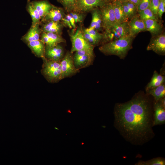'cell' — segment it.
I'll return each mask as SVG.
<instances>
[{"label":"cell","mask_w":165,"mask_h":165,"mask_svg":"<svg viewBox=\"0 0 165 165\" xmlns=\"http://www.w3.org/2000/svg\"><path fill=\"white\" fill-rule=\"evenodd\" d=\"M114 113L115 127L132 144L142 145L154 137L153 114L147 97L138 95L127 102L117 103Z\"/></svg>","instance_id":"cell-1"},{"label":"cell","mask_w":165,"mask_h":165,"mask_svg":"<svg viewBox=\"0 0 165 165\" xmlns=\"http://www.w3.org/2000/svg\"><path fill=\"white\" fill-rule=\"evenodd\" d=\"M134 38L128 36L104 43L99 48L106 55H114L124 59L132 48Z\"/></svg>","instance_id":"cell-2"},{"label":"cell","mask_w":165,"mask_h":165,"mask_svg":"<svg viewBox=\"0 0 165 165\" xmlns=\"http://www.w3.org/2000/svg\"><path fill=\"white\" fill-rule=\"evenodd\" d=\"M43 61L41 72L49 82H57L62 79L60 61L56 62L42 58Z\"/></svg>","instance_id":"cell-3"},{"label":"cell","mask_w":165,"mask_h":165,"mask_svg":"<svg viewBox=\"0 0 165 165\" xmlns=\"http://www.w3.org/2000/svg\"><path fill=\"white\" fill-rule=\"evenodd\" d=\"M104 34L105 42L129 36L128 21L116 23Z\"/></svg>","instance_id":"cell-4"},{"label":"cell","mask_w":165,"mask_h":165,"mask_svg":"<svg viewBox=\"0 0 165 165\" xmlns=\"http://www.w3.org/2000/svg\"><path fill=\"white\" fill-rule=\"evenodd\" d=\"M82 29L81 28H79L74 33L71 35L72 46L70 52L72 53L81 50H86L94 52V47L89 43L85 39Z\"/></svg>","instance_id":"cell-5"},{"label":"cell","mask_w":165,"mask_h":165,"mask_svg":"<svg viewBox=\"0 0 165 165\" xmlns=\"http://www.w3.org/2000/svg\"><path fill=\"white\" fill-rule=\"evenodd\" d=\"M100 9L103 28L106 31L117 23L111 0Z\"/></svg>","instance_id":"cell-6"},{"label":"cell","mask_w":165,"mask_h":165,"mask_svg":"<svg viewBox=\"0 0 165 165\" xmlns=\"http://www.w3.org/2000/svg\"><path fill=\"white\" fill-rule=\"evenodd\" d=\"M73 56L76 68L79 70L87 67L93 63L94 57V52L86 50L76 51Z\"/></svg>","instance_id":"cell-7"},{"label":"cell","mask_w":165,"mask_h":165,"mask_svg":"<svg viewBox=\"0 0 165 165\" xmlns=\"http://www.w3.org/2000/svg\"><path fill=\"white\" fill-rule=\"evenodd\" d=\"M72 54L68 51L60 61L62 79L75 74L79 70L75 65Z\"/></svg>","instance_id":"cell-8"},{"label":"cell","mask_w":165,"mask_h":165,"mask_svg":"<svg viewBox=\"0 0 165 165\" xmlns=\"http://www.w3.org/2000/svg\"><path fill=\"white\" fill-rule=\"evenodd\" d=\"M110 0H76L75 11L84 13L103 6Z\"/></svg>","instance_id":"cell-9"},{"label":"cell","mask_w":165,"mask_h":165,"mask_svg":"<svg viewBox=\"0 0 165 165\" xmlns=\"http://www.w3.org/2000/svg\"><path fill=\"white\" fill-rule=\"evenodd\" d=\"M147 50H152L161 55L165 54V35L164 33L152 37L147 47Z\"/></svg>","instance_id":"cell-10"},{"label":"cell","mask_w":165,"mask_h":165,"mask_svg":"<svg viewBox=\"0 0 165 165\" xmlns=\"http://www.w3.org/2000/svg\"><path fill=\"white\" fill-rule=\"evenodd\" d=\"M63 47L59 44L52 47L45 46V57L47 59L54 61H60L64 57Z\"/></svg>","instance_id":"cell-11"},{"label":"cell","mask_w":165,"mask_h":165,"mask_svg":"<svg viewBox=\"0 0 165 165\" xmlns=\"http://www.w3.org/2000/svg\"><path fill=\"white\" fill-rule=\"evenodd\" d=\"M130 36L134 38L139 33L146 31L143 21L141 20L137 14L128 21Z\"/></svg>","instance_id":"cell-12"},{"label":"cell","mask_w":165,"mask_h":165,"mask_svg":"<svg viewBox=\"0 0 165 165\" xmlns=\"http://www.w3.org/2000/svg\"><path fill=\"white\" fill-rule=\"evenodd\" d=\"M40 40L46 46L49 47L55 46L61 42H65V40L61 35L53 32H42Z\"/></svg>","instance_id":"cell-13"},{"label":"cell","mask_w":165,"mask_h":165,"mask_svg":"<svg viewBox=\"0 0 165 165\" xmlns=\"http://www.w3.org/2000/svg\"><path fill=\"white\" fill-rule=\"evenodd\" d=\"M154 113L153 126L164 124L165 123V107L159 101L155 102L154 105Z\"/></svg>","instance_id":"cell-14"},{"label":"cell","mask_w":165,"mask_h":165,"mask_svg":"<svg viewBox=\"0 0 165 165\" xmlns=\"http://www.w3.org/2000/svg\"><path fill=\"white\" fill-rule=\"evenodd\" d=\"M41 24L42 32H53L60 35L64 26L61 21H49Z\"/></svg>","instance_id":"cell-15"},{"label":"cell","mask_w":165,"mask_h":165,"mask_svg":"<svg viewBox=\"0 0 165 165\" xmlns=\"http://www.w3.org/2000/svg\"><path fill=\"white\" fill-rule=\"evenodd\" d=\"M31 3L38 12L41 18V22L54 6L47 0L34 1Z\"/></svg>","instance_id":"cell-16"},{"label":"cell","mask_w":165,"mask_h":165,"mask_svg":"<svg viewBox=\"0 0 165 165\" xmlns=\"http://www.w3.org/2000/svg\"><path fill=\"white\" fill-rule=\"evenodd\" d=\"M64 11V9L54 6L41 21V22L49 21H61L66 15Z\"/></svg>","instance_id":"cell-17"},{"label":"cell","mask_w":165,"mask_h":165,"mask_svg":"<svg viewBox=\"0 0 165 165\" xmlns=\"http://www.w3.org/2000/svg\"><path fill=\"white\" fill-rule=\"evenodd\" d=\"M40 23L32 25L27 33L22 37V39L26 43L39 40L40 34L42 33L41 28L40 27Z\"/></svg>","instance_id":"cell-18"},{"label":"cell","mask_w":165,"mask_h":165,"mask_svg":"<svg viewBox=\"0 0 165 165\" xmlns=\"http://www.w3.org/2000/svg\"><path fill=\"white\" fill-rule=\"evenodd\" d=\"M146 31H149L152 37H154L162 33L163 27L157 20L149 19L143 21Z\"/></svg>","instance_id":"cell-19"},{"label":"cell","mask_w":165,"mask_h":165,"mask_svg":"<svg viewBox=\"0 0 165 165\" xmlns=\"http://www.w3.org/2000/svg\"><path fill=\"white\" fill-rule=\"evenodd\" d=\"M113 6L116 22L121 23L128 21L123 8L122 2L117 0H111Z\"/></svg>","instance_id":"cell-20"},{"label":"cell","mask_w":165,"mask_h":165,"mask_svg":"<svg viewBox=\"0 0 165 165\" xmlns=\"http://www.w3.org/2000/svg\"><path fill=\"white\" fill-rule=\"evenodd\" d=\"M92 15V20L89 28L95 29L98 31L103 30L101 11L100 8H95L90 11Z\"/></svg>","instance_id":"cell-21"},{"label":"cell","mask_w":165,"mask_h":165,"mask_svg":"<svg viewBox=\"0 0 165 165\" xmlns=\"http://www.w3.org/2000/svg\"><path fill=\"white\" fill-rule=\"evenodd\" d=\"M27 43L35 56L42 58L45 57V44L40 39L30 42Z\"/></svg>","instance_id":"cell-22"},{"label":"cell","mask_w":165,"mask_h":165,"mask_svg":"<svg viewBox=\"0 0 165 165\" xmlns=\"http://www.w3.org/2000/svg\"><path fill=\"white\" fill-rule=\"evenodd\" d=\"M164 76L159 74L155 71L150 82L147 84L146 88V91L158 86L164 83Z\"/></svg>","instance_id":"cell-23"},{"label":"cell","mask_w":165,"mask_h":165,"mask_svg":"<svg viewBox=\"0 0 165 165\" xmlns=\"http://www.w3.org/2000/svg\"><path fill=\"white\" fill-rule=\"evenodd\" d=\"M148 94L152 95L154 97L155 102L159 101L165 96V85L164 83L149 89L146 91Z\"/></svg>","instance_id":"cell-24"},{"label":"cell","mask_w":165,"mask_h":165,"mask_svg":"<svg viewBox=\"0 0 165 165\" xmlns=\"http://www.w3.org/2000/svg\"><path fill=\"white\" fill-rule=\"evenodd\" d=\"M27 11L30 14L32 20V25L41 23V18L36 9L33 6L30 1H28L26 6Z\"/></svg>","instance_id":"cell-25"},{"label":"cell","mask_w":165,"mask_h":165,"mask_svg":"<svg viewBox=\"0 0 165 165\" xmlns=\"http://www.w3.org/2000/svg\"><path fill=\"white\" fill-rule=\"evenodd\" d=\"M63 6L64 10L69 13L75 11L76 0H57Z\"/></svg>","instance_id":"cell-26"},{"label":"cell","mask_w":165,"mask_h":165,"mask_svg":"<svg viewBox=\"0 0 165 165\" xmlns=\"http://www.w3.org/2000/svg\"><path fill=\"white\" fill-rule=\"evenodd\" d=\"M137 165H164L165 160L164 158L158 157L146 161L140 160L136 163Z\"/></svg>","instance_id":"cell-27"},{"label":"cell","mask_w":165,"mask_h":165,"mask_svg":"<svg viewBox=\"0 0 165 165\" xmlns=\"http://www.w3.org/2000/svg\"><path fill=\"white\" fill-rule=\"evenodd\" d=\"M140 19L144 21L147 20H157V16L152 13L149 8L138 12Z\"/></svg>","instance_id":"cell-28"},{"label":"cell","mask_w":165,"mask_h":165,"mask_svg":"<svg viewBox=\"0 0 165 165\" xmlns=\"http://www.w3.org/2000/svg\"><path fill=\"white\" fill-rule=\"evenodd\" d=\"M82 31L85 39L89 43L94 46L97 45L101 41L100 39L89 34L84 29H82Z\"/></svg>","instance_id":"cell-29"},{"label":"cell","mask_w":165,"mask_h":165,"mask_svg":"<svg viewBox=\"0 0 165 165\" xmlns=\"http://www.w3.org/2000/svg\"><path fill=\"white\" fill-rule=\"evenodd\" d=\"M84 29L89 34L98 38L101 41L105 40V35L104 33H100L99 31L93 28H89Z\"/></svg>","instance_id":"cell-30"},{"label":"cell","mask_w":165,"mask_h":165,"mask_svg":"<svg viewBox=\"0 0 165 165\" xmlns=\"http://www.w3.org/2000/svg\"><path fill=\"white\" fill-rule=\"evenodd\" d=\"M83 13L77 11H73L68 13L74 19L75 23H81L82 22L85 16V15Z\"/></svg>","instance_id":"cell-31"},{"label":"cell","mask_w":165,"mask_h":165,"mask_svg":"<svg viewBox=\"0 0 165 165\" xmlns=\"http://www.w3.org/2000/svg\"><path fill=\"white\" fill-rule=\"evenodd\" d=\"M160 1V0H151L149 7L154 14L157 17Z\"/></svg>","instance_id":"cell-32"},{"label":"cell","mask_w":165,"mask_h":165,"mask_svg":"<svg viewBox=\"0 0 165 165\" xmlns=\"http://www.w3.org/2000/svg\"><path fill=\"white\" fill-rule=\"evenodd\" d=\"M151 0H141L137 7L138 12L149 8Z\"/></svg>","instance_id":"cell-33"},{"label":"cell","mask_w":165,"mask_h":165,"mask_svg":"<svg viewBox=\"0 0 165 165\" xmlns=\"http://www.w3.org/2000/svg\"><path fill=\"white\" fill-rule=\"evenodd\" d=\"M165 12V0H160L158 8L157 16L161 19L163 13Z\"/></svg>","instance_id":"cell-34"},{"label":"cell","mask_w":165,"mask_h":165,"mask_svg":"<svg viewBox=\"0 0 165 165\" xmlns=\"http://www.w3.org/2000/svg\"><path fill=\"white\" fill-rule=\"evenodd\" d=\"M124 2L134 16L138 14L137 7L135 4L128 1Z\"/></svg>","instance_id":"cell-35"},{"label":"cell","mask_w":165,"mask_h":165,"mask_svg":"<svg viewBox=\"0 0 165 165\" xmlns=\"http://www.w3.org/2000/svg\"><path fill=\"white\" fill-rule=\"evenodd\" d=\"M61 21L64 26L68 27L70 29L72 28L67 14H66Z\"/></svg>","instance_id":"cell-36"},{"label":"cell","mask_w":165,"mask_h":165,"mask_svg":"<svg viewBox=\"0 0 165 165\" xmlns=\"http://www.w3.org/2000/svg\"><path fill=\"white\" fill-rule=\"evenodd\" d=\"M67 14L69 20H70L71 24L72 26V28L74 29H76V27L75 25V23L74 19L68 13Z\"/></svg>","instance_id":"cell-37"},{"label":"cell","mask_w":165,"mask_h":165,"mask_svg":"<svg viewBox=\"0 0 165 165\" xmlns=\"http://www.w3.org/2000/svg\"><path fill=\"white\" fill-rule=\"evenodd\" d=\"M141 0H128L132 3L135 4L137 7L138 6Z\"/></svg>","instance_id":"cell-38"},{"label":"cell","mask_w":165,"mask_h":165,"mask_svg":"<svg viewBox=\"0 0 165 165\" xmlns=\"http://www.w3.org/2000/svg\"><path fill=\"white\" fill-rule=\"evenodd\" d=\"M117 0L121 2H125L127 1H128V0Z\"/></svg>","instance_id":"cell-39"},{"label":"cell","mask_w":165,"mask_h":165,"mask_svg":"<svg viewBox=\"0 0 165 165\" xmlns=\"http://www.w3.org/2000/svg\"><path fill=\"white\" fill-rule=\"evenodd\" d=\"M84 144V143L83 142H81V145H83Z\"/></svg>","instance_id":"cell-40"},{"label":"cell","mask_w":165,"mask_h":165,"mask_svg":"<svg viewBox=\"0 0 165 165\" xmlns=\"http://www.w3.org/2000/svg\"><path fill=\"white\" fill-rule=\"evenodd\" d=\"M54 128L57 130H59V129L57 127H55Z\"/></svg>","instance_id":"cell-41"}]
</instances>
